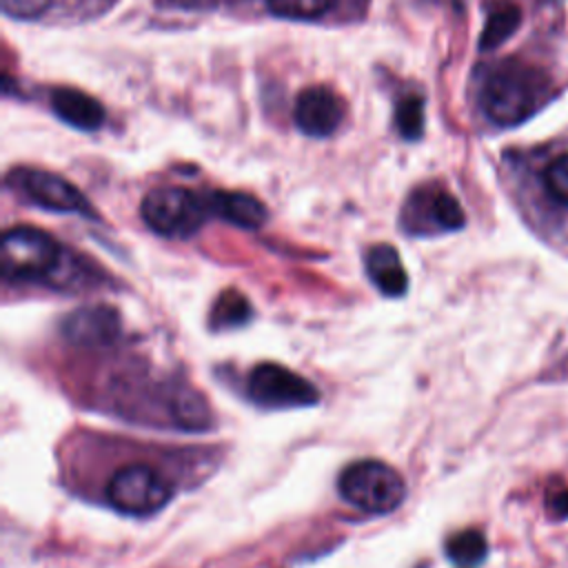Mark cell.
<instances>
[{
	"instance_id": "5bb4252c",
	"label": "cell",
	"mask_w": 568,
	"mask_h": 568,
	"mask_svg": "<svg viewBox=\"0 0 568 568\" xmlns=\"http://www.w3.org/2000/svg\"><path fill=\"white\" fill-rule=\"evenodd\" d=\"M521 22V11L517 4L513 2H499L486 20V27L481 31L479 38V47L481 49H495L499 47L504 40H508L513 36V31L519 27Z\"/></svg>"
},
{
	"instance_id": "52a82bcc",
	"label": "cell",
	"mask_w": 568,
	"mask_h": 568,
	"mask_svg": "<svg viewBox=\"0 0 568 568\" xmlns=\"http://www.w3.org/2000/svg\"><path fill=\"white\" fill-rule=\"evenodd\" d=\"M9 182L20 191L29 202L55 211V213H78L84 217H95L91 202L82 195V191L67 182L64 178L42 171V169H16L9 175Z\"/></svg>"
},
{
	"instance_id": "277c9868",
	"label": "cell",
	"mask_w": 568,
	"mask_h": 568,
	"mask_svg": "<svg viewBox=\"0 0 568 568\" xmlns=\"http://www.w3.org/2000/svg\"><path fill=\"white\" fill-rule=\"evenodd\" d=\"M144 224L164 237H189L206 220L209 204L182 186H160L144 195L140 206Z\"/></svg>"
},
{
	"instance_id": "ffe728a7",
	"label": "cell",
	"mask_w": 568,
	"mask_h": 568,
	"mask_svg": "<svg viewBox=\"0 0 568 568\" xmlns=\"http://www.w3.org/2000/svg\"><path fill=\"white\" fill-rule=\"evenodd\" d=\"M53 0H2V11L18 20H31L42 16Z\"/></svg>"
},
{
	"instance_id": "9c48e42d",
	"label": "cell",
	"mask_w": 568,
	"mask_h": 568,
	"mask_svg": "<svg viewBox=\"0 0 568 568\" xmlns=\"http://www.w3.org/2000/svg\"><path fill=\"white\" fill-rule=\"evenodd\" d=\"M60 328H62V337L73 346L104 348L120 337L122 322L113 306L93 304L67 315Z\"/></svg>"
},
{
	"instance_id": "2e32d148",
	"label": "cell",
	"mask_w": 568,
	"mask_h": 568,
	"mask_svg": "<svg viewBox=\"0 0 568 568\" xmlns=\"http://www.w3.org/2000/svg\"><path fill=\"white\" fill-rule=\"evenodd\" d=\"M486 552H488L486 537L479 530H473V528L453 535L446 544L448 559L459 564V566H477V564L484 561Z\"/></svg>"
},
{
	"instance_id": "4fadbf2b",
	"label": "cell",
	"mask_w": 568,
	"mask_h": 568,
	"mask_svg": "<svg viewBox=\"0 0 568 568\" xmlns=\"http://www.w3.org/2000/svg\"><path fill=\"white\" fill-rule=\"evenodd\" d=\"M51 104L58 118L84 131L98 129L104 120L102 104L89 93H82L78 89H55L51 95Z\"/></svg>"
},
{
	"instance_id": "8992f818",
	"label": "cell",
	"mask_w": 568,
	"mask_h": 568,
	"mask_svg": "<svg viewBox=\"0 0 568 568\" xmlns=\"http://www.w3.org/2000/svg\"><path fill=\"white\" fill-rule=\"evenodd\" d=\"M246 393L251 402L264 408H302L320 399L317 388L308 379L273 362L257 364L248 373Z\"/></svg>"
},
{
	"instance_id": "8fae6325",
	"label": "cell",
	"mask_w": 568,
	"mask_h": 568,
	"mask_svg": "<svg viewBox=\"0 0 568 568\" xmlns=\"http://www.w3.org/2000/svg\"><path fill=\"white\" fill-rule=\"evenodd\" d=\"M209 211L224 222H231L240 229H260L266 222V209L264 204L240 191H213L206 197Z\"/></svg>"
},
{
	"instance_id": "44dd1931",
	"label": "cell",
	"mask_w": 568,
	"mask_h": 568,
	"mask_svg": "<svg viewBox=\"0 0 568 568\" xmlns=\"http://www.w3.org/2000/svg\"><path fill=\"white\" fill-rule=\"evenodd\" d=\"M546 510L552 519L568 517V488L564 484H550L546 490Z\"/></svg>"
},
{
	"instance_id": "ba28073f",
	"label": "cell",
	"mask_w": 568,
	"mask_h": 568,
	"mask_svg": "<svg viewBox=\"0 0 568 568\" xmlns=\"http://www.w3.org/2000/svg\"><path fill=\"white\" fill-rule=\"evenodd\" d=\"M402 222L410 233H442L462 229L466 217L459 202L448 191L422 189L406 202Z\"/></svg>"
},
{
	"instance_id": "30bf717a",
	"label": "cell",
	"mask_w": 568,
	"mask_h": 568,
	"mask_svg": "<svg viewBox=\"0 0 568 568\" xmlns=\"http://www.w3.org/2000/svg\"><path fill=\"white\" fill-rule=\"evenodd\" d=\"M344 113L346 109L337 93L326 87H308L297 95L293 118L306 135L326 138L339 126Z\"/></svg>"
},
{
	"instance_id": "7402d4cb",
	"label": "cell",
	"mask_w": 568,
	"mask_h": 568,
	"mask_svg": "<svg viewBox=\"0 0 568 568\" xmlns=\"http://www.w3.org/2000/svg\"><path fill=\"white\" fill-rule=\"evenodd\" d=\"M561 368H564V373L568 375V359H564V362H561Z\"/></svg>"
},
{
	"instance_id": "ac0fdd59",
	"label": "cell",
	"mask_w": 568,
	"mask_h": 568,
	"mask_svg": "<svg viewBox=\"0 0 568 568\" xmlns=\"http://www.w3.org/2000/svg\"><path fill=\"white\" fill-rule=\"evenodd\" d=\"M419 95H406L397 102L395 122L406 140H417L424 129V109Z\"/></svg>"
},
{
	"instance_id": "5b68a950",
	"label": "cell",
	"mask_w": 568,
	"mask_h": 568,
	"mask_svg": "<svg viewBox=\"0 0 568 568\" xmlns=\"http://www.w3.org/2000/svg\"><path fill=\"white\" fill-rule=\"evenodd\" d=\"M171 495L169 481L146 464H129L115 470L106 484L109 504L126 515H151L160 510Z\"/></svg>"
},
{
	"instance_id": "d6986e66",
	"label": "cell",
	"mask_w": 568,
	"mask_h": 568,
	"mask_svg": "<svg viewBox=\"0 0 568 568\" xmlns=\"http://www.w3.org/2000/svg\"><path fill=\"white\" fill-rule=\"evenodd\" d=\"M544 186H546V193L568 206V153L555 158L546 171H544Z\"/></svg>"
},
{
	"instance_id": "7a4b0ae2",
	"label": "cell",
	"mask_w": 568,
	"mask_h": 568,
	"mask_svg": "<svg viewBox=\"0 0 568 568\" xmlns=\"http://www.w3.org/2000/svg\"><path fill=\"white\" fill-rule=\"evenodd\" d=\"M544 91L546 80L537 69L519 62H506L484 82L479 104L490 122L499 126H515L539 109Z\"/></svg>"
},
{
	"instance_id": "9a60e30c",
	"label": "cell",
	"mask_w": 568,
	"mask_h": 568,
	"mask_svg": "<svg viewBox=\"0 0 568 568\" xmlns=\"http://www.w3.org/2000/svg\"><path fill=\"white\" fill-rule=\"evenodd\" d=\"M251 317V304L248 300L231 288V291H224L217 302L213 304V311H211V326L215 331H222V328H235V326H242L246 324Z\"/></svg>"
},
{
	"instance_id": "6da1fadb",
	"label": "cell",
	"mask_w": 568,
	"mask_h": 568,
	"mask_svg": "<svg viewBox=\"0 0 568 568\" xmlns=\"http://www.w3.org/2000/svg\"><path fill=\"white\" fill-rule=\"evenodd\" d=\"M2 275L9 282H44L73 286V268L67 266L64 248L49 233L33 226H13L2 235Z\"/></svg>"
},
{
	"instance_id": "e0dca14e",
	"label": "cell",
	"mask_w": 568,
	"mask_h": 568,
	"mask_svg": "<svg viewBox=\"0 0 568 568\" xmlns=\"http://www.w3.org/2000/svg\"><path fill=\"white\" fill-rule=\"evenodd\" d=\"M268 9L280 18L291 20H313L324 16L333 0H266Z\"/></svg>"
},
{
	"instance_id": "7c38bea8",
	"label": "cell",
	"mask_w": 568,
	"mask_h": 568,
	"mask_svg": "<svg viewBox=\"0 0 568 568\" xmlns=\"http://www.w3.org/2000/svg\"><path fill=\"white\" fill-rule=\"evenodd\" d=\"M366 273L384 295L399 297L408 288V275L390 244H375L366 251Z\"/></svg>"
},
{
	"instance_id": "3957f363",
	"label": "cell",
	"mask_w": 568,
	"mask_h": 568,
	"mask_svg": "<svg viewBox=\"0 0 568 568\" xmlns=\"http://www.w3.org/2000/svg\"><path fill=\"white\" fill-rule=\"evenodd\" d=\"M339 495L366 513H390L406 497L402 475L384 462L362 459L339 475Z\"/></svg>"
}]
</instances>
